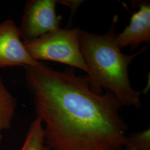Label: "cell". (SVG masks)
<instances>
[{"mask_svg": "<svg viewBox=\"0 0 150 150\" xmlns=\"http://www.w3.org/2000/svg\"><path fill=\"white\" fill-rule=\"evenodd\" d=\"M25 69L38 117L50 150H121L127 142L122 104L112 93L91 90L73 69L56 71L40 62Z\"/></svg>", "mask_w": 150, "mask_h": 150, "instance_id": "obj_1", "label": "cell"}, {"mask_svg": "<svg viewBox=\"0 0 150 150\" xmlns=\"http://www.w3.org/2000/svg\"><path fill=\"white\" fill-rule=\"evenodd\" d=\"M114 22L104 35L92 33L81 29L79 42L81 52L87 68L86 80L92 91L102 94V88L111 92L122 105L139 108L140 92L130 84L129 65L134 57L147 49L145 46L132 54L121 51L116 42Z\"/></svg>", "mask_w": 150, "mask_h": 150, "instance_id": "obj_2", "label": "cell"}, {"mask_svg": "<svg viewBox=\"0 0 150 150\" xmlns=\"http://www.w3.org/2000/svg\"><path fill=\"white\" fill-rule=\"evenodd\" d=\"M80 28L61 27L39 38L23 41L27 52L33 59L52 61L69 65L87 72V68L81 52Z\"/></svg>", "mask_w": 150, "mask_h": 150, "instance_id": "obj_3", "label": "cell"}, {"mask_svg": "<svg viewBox=\"0 0 150 150\" xmlns=\"http://www.w3.org/2000/svg\"><path fill=\"white\" fill-rule=\"evenodd\" d=\"M57 2L55 0L27 1L18 27L23 41L37 38L60 28L62 17L56 12Z\"/></svg>", "mask_w": 150, "mask_h": 150, "instance_id": "obj_4", "label": "cell"}, {"mask_svg": "<svg viewBox=\"0 0 150 150\" xmlns=\"http://www.w3.org/2000/svg\"><path fill=\"white\" fill-rule=\"evenodd\" d=\"M40 61L33 59L21 40L18 27L8 19L0 23V68L16 66H36Z\"/></svg>", "mask_w": 150, "mask_h": 150, "instance_id": "obj_5", "label": "cell"}, {"mask_svg": "<svg viewBox=\"0 0 150 150\" xmlns=\"http://www.w3.org/2000/svg\"><path fill=\"white\" fill-rule=\"evenodd\" d=\"M139 10L132 15L129 26L116 35L118 47L137 48L142 42L150 41V4L149 1H132Z\"/></svg>", "mask_w": 150, "mask_h": 150, "instance_id": "obj_6", "label": "cell"}, {"mask_svg": "<svg viewBox=\"0 0 150 150\" xmlns=\"http://www.w3.org/2000/svg\"><path fill=\"white\" fill-rule=\"evenodd\" d=\"M16 100L0 77V133L10 129L16 111Z\"/></svg>", "mask_w": 150, "mask_h": 150, "instance_id": "obj_7", "label": "cell"}, {"mask_svg": "<svg viewBox=\"0 0 150 150\" xmlns=\"http://www.w3.org/2000/svg\"><path fill=\"white\" fill-rule=\"evenodd\" d=\"M20 150H50L45 142L43 124L40 118L37 117L31 123Z\"/></svg>", "mask_w": 150, "mask_h": 150, "instance_id": "obj_8", "label": "cell"}, {"mask_svg": "<svg viewBox=\"0 0 150 150\" xmlns=\"http://www.w3.org/2000/svg\"><path fill=\"white\" fill-rule=\"evenodd\" d=\"M127 142L138 150H150V128L131 134Z\"/></svg>", "mask_w": 150, "mask_h": 150, "instance_id": "obj_9", "label": "cell"}, {"mask_svg": "<svg viewBox=\"0 0 150 150\" xmlns=\"http://www.w3.org/2000/svg\"><path fill=\"white\" fill-rule=\"evenodd\" d=\"M125 147V150H138L137 149H136L134 146H132L128 142H127Z\"/></svg>", "mask_w": 150, "mask_h": 150, "instance_id": "obj_10", "label": "cell"}, {"mask_svg": "<svg viewBox=\"0 0 150 150\" xmlns=\"http://www.w3.org/2000/svg\"><path fill=\"white\" fill-rule=\"evenodd\" d=\"M2 135H1V134H0V145H1V141H2Z\"/></svg>", "mask_w": 150, "mask_h": 150, "instance_id": "obj_11", "label": "cell"}]
</instances>
